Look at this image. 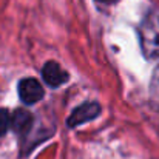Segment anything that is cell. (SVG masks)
Masks as SVG:
<instances>
[{"label":"cell","mask_w":159,"mask_h":159,"mask_svg":"<svg viewBox=\"0 0 159 159\" xmlns=\"http://www.w3.org/2000/svg\"><path fill=\"white\" fill-rule=\"evenodd\" d=\"M139 40L147 59L159 57V14L148 11L139 25Z\"/></svg>","instance_id":"cell-1"},{"label":"cell","mask_w":159,"mask_h":159,"mask_svg":"<svg viewBox=\"0 0 159 159\" xmlns=\"http://www.w3.org/2000/svg\"><path fill=\"white\" fill-rule=\"evenodd\" d=\"M17 90H19V98L23 104L26 105H34L36 102L42 101L43 99V88L40 85V82L34 77H25L19 82L17 85Z\"/></svg>","instance_id":"cell-2"},{"label":"cell","mask_w":159,"mask_h":159,"mask_svg":"<svg viewBox=\"0 0 159 159\" xmlns=\"http://www.w3.org/2000/svg\"><path fill=\"white\" fill-rule=\"evenodd\" d=\"M99 114H101V105L98 102H85L71 111L66 124L70 128H74V127H79L88 120L96 119Z\"/></svg>","instance_id":"cell-3"},{"label":"cell","mask_w":159,"mask_h":159,"mask_svg":"<svg viewBox=\"0 0 159 159\" xmlns=\"http://www.w3.org/2000/svg\"><path fill=\"white\" fill-rule=\"evenodd\" d=\"M42 77L50 87L57 88V87L63 85L68 80V73L65 70H62V66L57 62L50 60L42 68Z\"/></svg>","instance_id":"cell-4"},{"label":"cell","mask_w":159,"mask_h":159,"mask_svg":"<svg viewBox=\"0 0 159 159\" xmlns=\"http://www.w3.org/2000/svg\"><path fill=\"white\" fill-rule=\"evenodd\" d=\"M34 124V116L33 113H30L25 108H19L16 110V113L11 116V128L19 133V134H28V131L31 130Z\"/></svg>","instance_id":"cell-5"},{"label":"cell","mask_w":159,"mask_h":159,"mask_svg":"<svg viewBox=\"0 0 159 159\" xmlns=\"http://www.w3.org/2000/svg\"><path fill=\"white\" fill-rule=\"evenodd\" d=\"M9 127H11V116H9L8 110L0 108V138L8 131Z\"/></svg>","instance_id":"cell-6"},{"label":"cell","mask_w":159,"mask_h":159,"mask_svg":"<svg viewBox=\"0 0 159 159\" xmlns=\"http://www.w3.org/2000/svg\"><path fill=\"white\" fill-rule=\"evenodd\" d=\"M150 90H152V96L159 101V63L155 68L153 77H152V84H150Z\"/></svg>","instance_id":"cell-7"},{"label":"cell","mask_w":159,"mask_h":159,"mask_svg":"<svg viewBox=\"0 0 159 159\" xmlns=\"http://www.w3.org/2000/svg\"><path fill=\"white\" fill-rule=\"evenodd\" d=\"M98 2H102V3H111V2H114V0H98Z\"/></svg>","instance_id":"cell-8"}]
</instances>
